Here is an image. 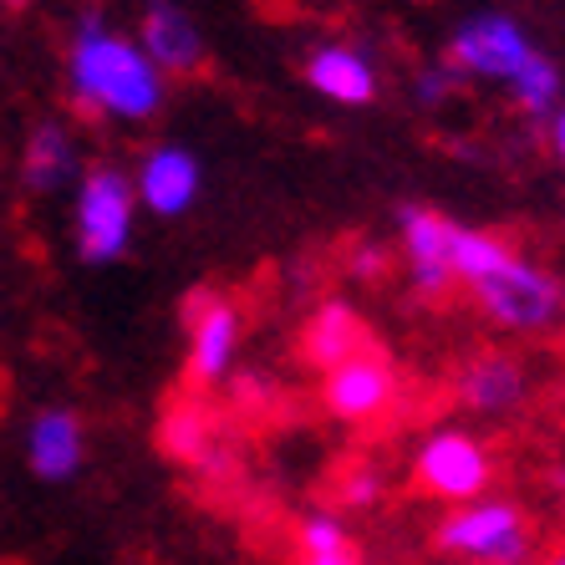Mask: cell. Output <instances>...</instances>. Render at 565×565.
I'll use <instances>...</instances> for the list:
<instances>
[{"label":"cell","mask_w":565,"mask_h":565,"mask_svg":"<svg viewBox=\"0 0 565 565\" xmlns=\"http://www.w3.org/2000/svg\"><path fill=\"white\" fill-rule=\"evenodd\" d=\"M66 87L77 97V107L97 113V118H153L163 107V77L153 72L138 41L113 31L103 15L82 21L72 36V56H66Z\"/></svg>","instance_id":"1"},{"label":"cell","mask_w":565,"mask_h":565,"mask_svg":"<svg viewBox=\"0 0 565 565\" xmlns=\"http://www.w3.org/2000/svg\"><path fill=\"white\" fill-rule=\"evenodd\" d=\"M473 301L510 331H551L561 316V280L525 255H504L484 280H473Z\"/></svg>","instance_id":"2"},{"label":"cell","mask_w":565,"mask_h":565,"mask_svg":"<svg viewBox=\"0 0 565 565\" xmlns=\"http://www.w3.org/2000/svg\"><path fill=\"white\" fill-rule=\"evenodd\" d=\"M438 551L463 555V561H479V565H525L530 520L520 504H504V500L459 504L438 525Z\"/></svg>","instance_id":"3"},{"label":"cell","mask_w":565,"mask_h":565,"mask_svg":"<svg viewBox=\"0 0 565 565\" xmlns=\"http://www.w3.org/2000/svg\"><path fill=\"white\" fill-rule=\"evenodd\" d=\"M132 179L118 169H93L77 189V255L87 265H113L132 245Z\"/></svg>","instance_id":"4"},{"label":"cell","mask_w":565,"mask_h":565,"mask_svg":"<svg viewBox=\"0 0 565 565\" xmlns=\"http://www.w3.org/2000/svg\"><path fill=\"white\" fill-rule=\"evenodd\" d=\"M413 479H418L434 500H448L454 510H459V504L484 500L489 479H494V463H489L484 444H479L473 434L444 428V434H434L428 444L418 448V459H413Z\"/></svg>","instance_id":"5"},{"label":"cell","mask_w":565,"mask_h":565,"mask_svg":"<svg viewBox=\"0 0 565 565\" xmlns=\"http://www.w3.org/2000/svg\"><path fill=\"white\" fill-rule=\"evenodd\" d=\"M535 52L540 46L530 41V31L520 26L514 15H473V21H463V26L454 31V41H448V66L510 87V82L520 77V66Z\"/></svg>","instance_id":"6"},{"label":"cell","mask_w":565,"mask_h":565,"mask_svg":"<svg viewBox=\"0 0 565 565\" xmlns=\"http://www.w3.org/2000/svg\"><path fill=\"white\" fill-rule=\"evenodd\" d=\"M454 230L459 224L448 214L428 210V204H403L397 210V235H403V255H408L413 286L423 296H444L454 286V270H448V250H454Z\"/></svg>","instance_id":"7"},{"label":"cell","mask_w":565,"mask_h":565,"mask_svg":"<svg viewBox=\"0 0 565 565\" xmlns=\"http://www.w3.org/2000/svg\"><path fill=\"white\" fill-rule=\"evenodd\" d=\"M397 393V377L393 367L382 362V352H362L342 367H331L327 382H321V403H327L331 418H347V423H367L377 418Z\"/></svg>","instance_id":"8"},{"label":"cell","mask_w":565,"mask_h":565,"mask_svg":"<svg viewBox=\"0 0 565 565\" xmlns=\"http://www.w3.org/2000/svg\"><path fill=\"white\" fill-rule=\"evenodd\" d=\"M199 184H204V173H199V158L189 153V148H179V143H163V148H153V153L138 163V179H132V199H138L143 210H153V214H163V220H173V214L194 210Z\"/></svg>","instance_id":"9"},{"label":"cell","mask_w":565,"mask_h":565,"mask_svg":"<svg viewBox=\"0 0 565 565\" xmlns=\"http://www.w3.org/2000/svg\"><path fill=\"white\" fill-rule=\"evenodd\" d=\"M138 52L153 62V72H194L204 62V36H199L194 15L184 6H148L138 21Z\"/></svg>","instance_id":"10"},{"label":"cell","mask_w":565,"mask_h":565,"mask_svg":"<svg viewBox=\"0 0 565 565\" xmlns=\"http://www.w3.org/2000/svg\"><path fill=\"white\" fill-rule=\"evenodd\" d=\"M189 331H194V342H189V377L210 387V382H220L224 372H230V362H235L239 316L230 301L204 296V301H194V311H189Z\"/></svg>","instance_id":"11"},{"label":"cell","mask_w":565,"mask_h":565,"mask_svg":"<svg viewBox=\"0 0 565 565\" xmlns=\"http://www.w3.org/2000/svg\"><path fill=\"white\" fill-rule=\"evenodd\" d=\"M306 82L327 103H342V107H367L377 97V66H372V56L356 52V46H342V41L316 46L311 62H306Z\"/></svg>","instance_id":"12"},{"label":"cell","mask_w":565,"mask_h":565,"mask_svg":"<svg viewBox=\"0 0 565 565\" xmlns=\"http://www.w3.org/2000/svg\"><path fill=\"white\" fill-rule=\"evenodd\" d=\"M26 459H31V473L46 479V484L72 479L82 469V459H87V434H82L77 413H66V408L41 413L26 428Z\"/></svg>","instance_id":"13"},{"label":"cell","mask_w":565,"mask_h":565,"mask_svg":"<svg viewBox=\"0 0 565 565\" xmlns=\"http://www.w3.org/2000/svg\"><path fill=\"white\" fill-rule=\"evenodd\" d=\"M372 352V337L367 327H362V316L352 311V306H321V311L311 316V327H306V362H316L321 372L342 367V362H352V356Z\"/></svg>","instance_id":"14"},{"label":"cell","mask_w":565,"mask_h":565,"mask_svg":"<svg viewBox=\"0 0 565 565\" xmlns=\"http://www.w3.org/2000/svg\"><path fill=\"white\" fill-rule=\"evenodd\" d=\"M463 403H469L473 413H510L525 403V367L514 362V356H500L489 352L479 356V362H469V372H463Z\"/></svg>","instance_id":"15"},{"label":"cell","mask_w":565,"mask_h":565,"mask_svg":"<svg viewBox=\"0 0 565 565\" xmlns=\"http://www.w3.org/2000/svg\"><path fill=\"white\" fill-rule=\"evenodd\" d=\"M158 448L179 463H210L214 454V408L199 397H179L158 423Z\"/></svg>","instance_id":"16"},{"label":"cell","mask_w":565,"mask_h":565,"mask_svg":"<svg viewBox=\"0 0 565 565\" xmlns=\"http://www.w3.org/2000/svg\"><path fill=\"white\" fill-rule=\"evenodd\" d=\"M77 169V148L66 138L62 122H41L26 138V153H21V179L31 189H62Z\"/></svg>","instance_id":"17"},{"label":"cell","mask_w":565,"mask_h":565,"mask_svg":"<svg viewBox=\"0 0 565 565\" xmlns=\"http://www.w3.org/2000/svg\"><path fill=\"white\" fill-rule=\"evenodd\" d=\"M296 565H356V545L337 514H306L296 535Z\"/></svg>","instance_id":"18"},{"label":"cell","mask_w":565,"mask_h":565,"mask_svg":"<svg viewBox=\"0 0 565 565\" xmlns=\"http://www.w3.org/2000/svg\"><path fill=\"white\" fill-rule=\"evenodd\" d=\"M510 97L525 107L535 122H545V128H551L555 118H565L561 113V72H555V62L545 52H535L520 66V77L510 82Z\"/></svg>","instance_id":"19"},{"label":"cell","mask_w":565,"mask_h":565,"mask_svg":"<svg viewBox=\"0 0 565 565\" xmlns=\"http://www.w3.org/2000/svg\"><path fill=\"white\" fill-rule=\"evenodd\" d=\"M510 255V245L504 239H494L489 230H454V250H448V270H454V286H473V280H484L494 265Z\"/></svg>","instance_id":"20"},{"label":"cell","mask_w":565,"mask_h":565,"mask_svg":"<svg viewBox=\"0 0 565 565\" xmlns=\"http://www.w3.org/2000/svg\"><path fill=\"white\" fill-rule=\"evenodd\" d=\"M377 479H372V473H352V479H347L342 484V504L347 510H367V504H377Z\"/></svg>","instance_id":"21"},{"label":"cell","mask_w":565,"mask_h":565,"mask_svg":"<svg viewBox=\"0 0 565 565\" xmlns=\"http://www.w3.org/2000/svg\"><path fill=\"white\" fill-rule=\"evenodd\" d=\"M448 87H454V72H448V66H434V72H423V77H418V103L438 107V103L448 97Z\"/></svg>","instance_id":"22"},{"label":"cell","mask_w":565,"mask_h":565,"mask_svg":"<svg viewBox=\"0 0 565 565\" xmlns=\"http://www.w3.org/2000/svg\"><path fill=\"white\" fill-rule=\"evenodd\" d=\"M377 270H382V250H377V245H356V250H352V276L372 280Z\"/></svg>","instance_id":"23"},{"label":"cell","mask_w":565,"mask_h":565,"mask_svg":"<svg viewBox=\"0 0 565 565\" xmlns=\"http://www.w3.org/2000/svg\"><path fill=\"white\" fill-rule=\"evenodd\" d=\"M545 565H565V561H561V555H551V561H545Z\"/></svg>","instance_id":"24"}]
</instances>
